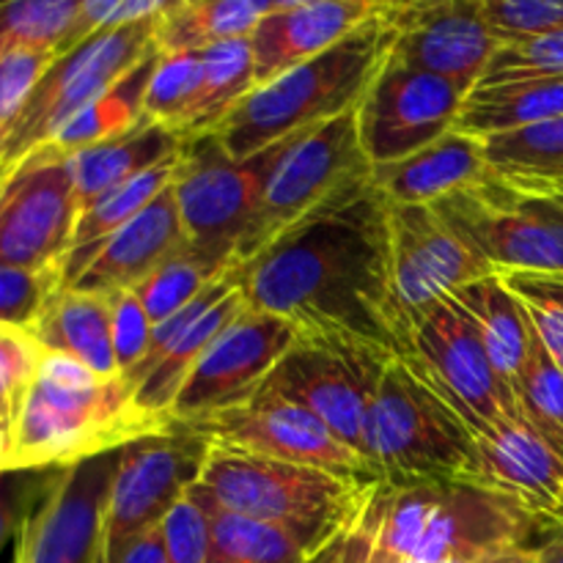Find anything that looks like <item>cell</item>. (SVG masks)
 I'll return each mask as SVG.
<instances>
[{
	"label": "cell",
	"mask_w": 563,
	"mask_h": 563,
	"mask_svg": "<svg viewBox=\"0 0 563 563\" xmlns=\"http://www.w3.org/2000/svg\"><path fill=\"white\" fill-rule=\"evenodd\" d=\"M247 306L275 313L302 341L401 361L407 330L390 275L388 201L372 179L240 264Z\"/></svg>",
	"instance_id": "obj_1"
},
{
	"label": "cell",
	"mask_w": 563,
	"mask_h": 563,
	"mask_svg": "<svg viewBox=\"0 0 563 563\" xmlns=\"http://www.w3.org/2000/svg\"><path fill=\"white\" fill-rule=\"evenodd\" d=\"M170 423L135 405L124 377H102L44 350L11 432L9 471H55L110 454Z\"/></svg>",
	"instance_id": "obj_2"
},
{
	"label": "cell",
	"mask_w": 563,
	"mask_h": 563,
	"mask_svg": "<svg viewBox=\"0 0 563 563\" xmlns=\"http://www.w3.org/2000/svg\"><path fill=\"white\" fill-rule=\"evenodd\" d=\"M396 11L374 16L335 47L253 88L212 132L223 152L234 159H253L357 110L394 53Z\"/></svg>",
	"instance_id": "obj_3"
},
{
	"label": "cell",
	"mask_w": 563,
	"mask_h": 563,
	"mask_svg": "<svg viewBox=\"0 0 563 563\" xmlns=\"http://www.w3.org/2000/svg\"><path fill=\"white\" fill-rule=\"evenodd\" d=\"M366 456L394 487H487L476 434L401 361L374 388L366 416Z\"/></svg>",
	"instance_id": "obj_4"
},
{
	"label": "cell",
	"mask_w": 563,
	"mask_h": 563,
	"mask_svg": "<svg viewBox=\"0 0 563 563\" xmlns=\"http://www.w3.org/2000/svg\"><path fill=\"white\" fill-rule=\"evenodd\" d=\"M374 484L379 482L212 445L196 487L234 515L295 533L317 561L361 511Z\"/></svg>",
	"instance_id": "obj_5"
},
{
	"label": "cell",
	"mask_w": 563,
	"mask_h": 563,
	"mask_svg": "<svg viewBox=\"0 0 563 563\" xmlns=\"http://www.w3.org/2000/svg\"><path fill=\"white\" fill-rule=\"evenodd\" d=\"M368 179L372 163L357 135V110L284 141L267 170L251 225L236 247V264L256 258L286 231Z\"/></svg>",
	"instance_id": "obj_6"
},
{
	"label": "cell",
	"mask_w": 563,
	"mask_h": 563,
	"mask_svg": "<svg viewBox=\"0 0 563 563\" xmlns=\"http://www.w3.org/2000/svg\"><path fill=\"white\" fill-rule=\"evenodd\" d=\"M157 55V20L113 27L53 60L0 143V176L53 141L60 126Z\"/></svg>",
	"instance_id": "obj_7"
},
{
	"label": "cell",
	"mask_w": 563,
	"mask_h": 563,
	"mask_svg": "<svg viewBox=\"0 0 563 563\" xmlns=\"http://www.w3.org/2000/svg\"><path fill=\"white\" fill-rule=\"evenodd\" d=\"M434 209L498 275H563V207L553 198L489 170Z\"/></svg>",
	"instance_id": "obj_8"
},
{
	"label": "cell",
	"mask_w": 563,
	"mask_h": 563,
	"mask_svg": "<svg viewBox=\"0 0 563 563\" xmlns=\"http://www.w3.org/2000/svg\"><path fill=\"white\" fill-rule=\"evenodd\" d=\"M401 363L440 396L473 434L520 416L515 388L495 368L482 335L456 302L443 300L412 322Z\"/></svg>",
	"instance_id": "obj_9"
},
{
	"label": "cell",
	"mask_w": 563,
	"mask_h": 563,
	"mask_svg": "<svg viewBox=\"0 0 563 563\" xmlns=\"http://www.w3.org/2000/svg\"><path fill=\"white\" fill-rule=\"evenodd\" d=\"M278 146L253 159H234L214 135L185 143L174 198L190 247L214 262L234 264L236 247L251 225L264 179Z\"/></svg>",
	"instance_id": "obj_10"
},
{
	"label": "cell",
	"mask_w": 563,
	"mask_h": 563,
	"mask_svg": "<svg viewBox=\"0 0 563 563\" xmlns=\"http://www.w3.org/2000/svg\"><path fill=\"white\" fill-rule=\"evenodd\" d=\"M209 451L212 443L185 423H170L119 451L108 498V563L165 520L201 478Z\"/></svg>",
	"instance_id": "obj_11"
},
{
	"label": "cell",
	"mask_w": 563,
	"mask_h": 563,
	"mask_svg": "<svg viewBox=\"0 0 563 563\" xmlns=\"http://www.w3.org/2000/svg\"><path fill=\"white\" fill-rule=\"evenodd\" d=\"M300 341L291 322L247 306L187 374L170 423H198L258 396Z\"/></svg>",
	"instance_id": "obj_12"
},
{
	"label": "cell",
	"mask_w": 563,
	"mask_h": 563,
	"mask_svg": "<svg viewBox=\"0 0 563 563\" xmlns=\"http://www.w3.org/2000/svg\"><path fill=\"white\" fill-rule=\"evenodd\" d=\"M209 440L214 449L242 451L262 460L317 467L346 478L379 482L366 456L341 443L313 412L275 390L264 388L251 401L218 412L198 423H185Z\"/></svg>",
	"instance_id": "obj_13"
},
{
	"label": "cell",
	"mask_w": 563,
	"mask_h": 563,
	"mask_svg": "<svg viewBox=\"0 0 563 563\" xmlns=\"http://www.w3.org/2000/svg\"><path fill=\"white\" fill-rule=\"evenodd\" d=\"M119 451L55 467L16 533L11 563H108V498Z\"/></svg>",
	"instance_id": "obj_14"
},
{
	"label": "cell",
	"mask_w": 563,
	"mask_h": 563,
	"mask_svg": "<svg viewBox=\"0 0 563 563\" xmlns=\"http://www.w3.org/2000/svg\"><path fill=\"white\" fill-rule=\"evenodd\" d=\"M77 218L80 201L69 157L36 148L0 176V262L64 267Z\"/></svg>",
	"instance_id": "obj_15"
},
{
	"label": "cell",
	"mask_w": 563,
	"mask_h": 563,
	"mask_svg": "<svg viewBox=\"0 0 563 563\" xmlns=\"http://www.w3.org/2000/svg\"><path fill=\"white\" fill-rule=\"evenodd\" d=\"M465 97L467 88L401 64L390 53L357 104V135L372 168L421 152L454 130Z\"/></svg>",
	"instance_id": "obj_16"
},
{
	"label": "cell",
	"mask_w": 563,
	"mask_h": 563,
	"mask_svg": "<svg viewBox=\"0 0 563 563\" xmlns=\"http://www.w3.org/2000/svg\"><path fill=\"white\" fill-rule=\"evenodd\" d=\"M390 275L405 330L454 291L495 269L427 203H388Z\"/></svg>",
	"instance_id": "obj_17"
},
{
	"label": "cell",
	"mask_w": 563,
	"mask_h": 563,
	"mask_svg": "<svg viewBox=\"0 0 563 563\" xmlns=\"http://www.w3.org/2000/svg\"><path fill=\"white\" fill-rule=\"evenodd\" d=\"M245 308L247 297L242 289L240 264H231L196 300L154 324L146 357L124 374L135 405L154 421L170 423V407L187 374Z\"/></svg>",
	"instance_id": "obj_18"
},
{
	"label": "cell",
	"mask_w": 563,
	"mask_h": 563,
	"mask_svg": "<svg viewBox=\"0 0 563 563\" xmlns=\"http://www.w3.org/2000/svg\"><path fill=\"white\" fill-rule=\"evenodd\" d=\"M390 363L361 350L300 339L264 388L306 407L341 443L366 456L368 405Z\"/></svg>",
	"instance_id": "obj_19"
},
{
	"label": "cell",
	"mask_w": 563,
	"mask_h": 563,
	"mask_svg": "<svg viewBox=\"0 0 563 563\" xmlns=\"http://www.w3.org/2000/svg\"><path fill=\"white\" fill-rule=\"evenodd\" d=\"M500 38L484 0H407L396 11L394 58L471 91Z\"/></svg>",
	"instance_id": "obj_20"
},
{
	"label": "cell",
	"mask_w": 563,
	"mask_h": 563,
	"mask_svg": "<svg viewBox=\"0 0 563 563\" xmlns=\"http://www.w3.org/2000/svg\"><path fill=\"white\" fill-rule=\"evenodd\" d=\"M190 245L181 225L174 185L159 192L137 218L64 267V286L93 295L135 289L154 269Z\"/></svg>",
	"instance_id": "obj_21"
},
{
	"label": "cell",
	"mask_w": 563,
	"mask_h": 563,
	"mask_svg": "<svg viewBox=\"0 0 563 563\" xmlns=\"http://www.w3.org/2000/svg\"><path fill=\"white\" fill-rule=\"evenodd\" d=\"M390 9L401 5L388 0H319L269 11L251 33L256 86L317 58Z\"/></svg>",
	"instance_id": "obj_22"
},
{
	"label": "cell",
	"mask_w": 563,
	"mask_h": 563,
	"mask_svg": "<svg viewBox=\"0 0 563 563\" xmlns=\"http://www.w3.org/2000/svg\"><path fill=\"white\" fill-rule=\"evenodd\" d=\"M487 484L537 522L563 528V460L522 416L504 418L476 434Z\"/></svg>",
	"instance_id": "obj_23"
},
{
	"label": "cell",
	"mask_w": 563,
	"mask_h": 563,
	"mask_svg": "<svg viewBox=\"0 0 563 563\" xmlns=\"http://www.w3.org/2000/svg\"><path fill=\"white\" fill-rule=\"evenodd\" d=\"M489 170L493 168L487 163L484 141L454 126L421 152L372 168V185L385 201L396 207H412V203L434 207L454 192L482 181Z\"/></svg>",
	"instance_id": "obj_24"
},
{
	"label": "cell",
	"mask_w": 563,
	"mask_h": 563,
	"mask_svg": "<svg viewBox=\"0 0 563 563\" xmlns=\"http://www.w3.org/2000/svg\"><path fill=\"white\" fill-rule=\"evenodd\" d=\"M27 333L47 352L75 357L102 377H121L110 333L108 295L60 286Z\"/></svg>",
	"instance_id": "obj_25"
},
{
	"label": "cell",
	"mask_w": 563,
	"mask_h": 563,
	"mask_svg": "<svg viewBox=\"0 0 563 563\" xmlns=\"http://www.w3.org/2000/svg\"><path fill=\"white\" fill-rule=\"evenodd\" d=\"M185 143V137L170 132L168 126L154 124L143 115L130 130L71 154L69 165L71 176H75L80 212L88 203L97 201L99 196L121 185V181L132 179V176L143 174V170L179 154Z\"/></svg>",
	"instance_id": "obj_26"
},
{
	"label": "cell",
	"mask_w": 563,
	"mask_h": 563,
	"mask_svg": "<svg viewBox=\"0 0 563 563\" xmlns=\"http://www.w3.org/2000/svg\"><path fill=\"white\" fill-rule=\"evenodd\" d=\"M563 115V80L476 82L462 102L456 130L489 141Z\"/></svg>",
	"instance_id": "obj_27"
},
{
	"label": "cell",
	"mask_w": 563,
	"mask_h": 563,
	"mask_svg": "<svg viewBox=\"0 0 563 563\" xmlns=\"http://www.w3.org/2000/svg\"><path fill=\"white\" fill-rule=\"evenodd\" d=\"M449 300L456 302L473 322V328L478 330L495 368L509 383H515L517 372L531 352L533 335H537L515 291L506 286L498 273H493L462 286Z\"/></svg>",
	"instance_id": "obj_28"
},
{
	"label": "cell",
	"mask_w": 563,
	"mask_h": 563,
	"mask_svg": "<svg viewBox=\"0 0 563 563\" xmlns=\"http://www.w3.org/2000/svg\"><path fill=\"white\" fill-rule=\"evenodd\" d=\"M269 11H275L273 0H181L157 20V53H196L251 38Z\"/></svg>",
	"instance_id": "obj_29"
},
{
	"label": "cell",
	"mask_w": 563,
	"mask_h": 563,
	"mask_svg": "<svg viewBox=\"0 0 563 563\" xmlns=\"http://www.w3.org/2000/svg\"><path fill=\"white\" fill-rule=\"evenodd\" d=\"M190 493L201 500L209 517L207 563H313V553L295 537L269 522L234 515L214 504L192 484Z\"/></svg>",
	"instance_id": "obj_30"
},
{
	"label": "cell",
	"mask_w": 563,
	"mask_h": 563,
	"mask_svg": "<svg viewBox=\"0 0 563 563\" xmlns=\"http://www.w3.org/2000/svg\"><path fill=\"white\" fill-rule=\"evenodd\" d=\"M201 91L181 130L185 141L212 135L220 121L256 88L251 38H231L201 49Z\"/></svg>",
	"instance_id": "obj_31"
},
{
	"label": "cell",
	"mask_w": 563,
	"mask_h": 563,
	"mask_svg": "<svg viewBox=\"0 0 563 563\" xmlns=\"http://www.w3.org/2000/svg\"><path fill=\"white\" fill-rule=\"evenodd\" d=\"M181 152H185V148H181ZM181 152L174 154L170 159H165V163L154 165V168L143 170V174L132 176V179L121 181L113 190H108L104 196H99L97 201L88 203L80 212V218H77L75 236H71V251L69 256L64 258V267L66 264H75L77 258L86 256L88 251H93V247L102 240H108L113 231H119L121 225H126L132 218H137L159 192L168 190V187L174 185L176 174H179Z\"/></svg>",
	"instance_id": "obj_32"
},
{
	"label": "cell",
	"mask_w": 563,
	"mask_h": 563,
	"mask_svg": "<svg viewBox=\"0 0 563 563\" xmlns=\"http://www.w3.org/2000/svg\"><path fill=\"white\" fill-rule=\"evenodd\" d=\"M154 58H157V55H154ZM154 58L146 60L141 69L132 71V75L126 77V80H121L119 86L110 88L108 93H102L97 102H91L88 108H82L80 113L71 115V119L60 126L58 135L38 148H49V152L60 154V157H71V154H77L80 148L93 146V143L119 135V132L137 124V121L143 119V91H146Z\"/></svg>",
	"instance_id": "obj_33"
},
{
	"label": "cell",
	"mask_w": 563,
	"mask_h": 563,
	"mask_svg": "<svg viewBox=\"0 0 563 563\" xmlns=\"http://www.w3.org/2000/svg\"><path fill=\"white\" fill-rule=\"evenodd\" d=\"M493 174L520 185L563 179V115L484 141Z\"/></svg>",
	"instance_id": "obj_34"
},
{
	"label": "cell",
	"mask_w": 563,
	"mask_h": 563,
	"mask_svg": "<svg viewBox=\"0 0 563 563\" xmlns=\"http://www.w3.org/2000/svg\"><path fill=\"white\" fill-rule=\"evenodd\" d=\"M511 388L517 412L563 460V372L537 335Z\"/></svg>",
	"instance_id": "obj_35"
},
{
	"label": "cell",
	"mask_w": 563,
	"mask_h": 563,
	"mask_svg": "<svg viewBox=\"0 0 563 563\" xmlns=\"http://www.w3.org/2000/svg\"><path fill=\"white\" fill-rule=\"evenodd\" d=\"M201 49L196 53H157L143 91V115L181 137L198 91H201Z\"/></svg>",
	"instance_id": "obj_36"
},
{
	"label": "cell",
	"mask_w": 563,
	"mask_h": 563,
	"mask_svg": "<svg viewBox=\"0 0 563 563\" xmlns=\"http://www.w3.org/2000/svg\"><path fill=\"white\" fill-rule=\"evenodd\" d=\"M229 267L231 264L201 256L196 247L187 245L185 251H179L174 258H168L163 267L154 269V273L148 275L143 284H137L132 291H135L137 300L143 302L148 319L157 324L163 322V319L174 317L176 311H181L187 302L196 300V297L201 295L214 278H220Z\"/></svg>",
	"instance_id": "obj_37"
},
{
	"label": "cell",
	"mask_w": 563,
	"mask_h": 563,
	"mask_svg": "<svg viewBox=\"0 0 563 563\" xmlns=\"http://www.w3.org/2000/svg\"><path fill=\"white\" fill-rule=\"evenodd\" d=\"M563 80V27L500 38L478 82Z\"/></svg>",
	"instance_id": "obj_38"
},
{
	"label": "cell",
	"mask_w": 563,
	"mask_h": 563,
	"mask_svg": "<svg viewBox=\"0 0 563 563\" xmlns=\"http://www.w3.org/2000/svg\"><path fill=\"white\" fill-rule=\"evenodd\" d=\"M80 11V0H0V42L58 53Z\"/></svg>",
	"instance_id": "obj_39"
},
{
	"label": "cell",
	"mask_w": 563,
	"mask_h": 563,
	"mask_svg": "<svg viewBox=\"0 0 563 563\" xmlns=\"http://www.w3.org/2000/svg\"><path fill=\"white\" fill-rule=\"evenodd\" d=\"M500 278L515 291L531 319L537 339L563 372V275L504 273Z\"/></svg>",
	"instance_id": "obj_40"
},
{
	"label": "cell",
	"mask_w": 563,
	"mask_h": 563,
	"mask_svg": "<svg viewBox=\"0 0 563 563\" xmlns=\"http://www.w3.org/2000/svg\"><path fill=\"white\" fill-rule=\"evenodd\" d=\"M64 286V267H20L0 262V324L31 330L49 297Z\"/></svg>",
	"instance_id": "obj_41"
},
{
	"label": "cell",
	"mask_w": 563,
	"mask_h": 563,
	"mask_svg": "<svg viewBox=\"0 0 563 563\" xmlns=\"http://www.w3.org/2000/svg\"><path fill=\"white\" fill-rule=\"evenodd\" d=\"M55 58V49L0 42V143Z\"/></svg>",
	"instance_id": "obj_42"
},
{
	"label": "cell",
	"mask_w": 563,
	"mask_h": 563,
	"mask_svg": "<svg viewBox=\"0 0 563 563\" xmlns=\"http://www.w3.org/2000/svg\"><path fill=\"white\" fill-rule=\"evenodd\" d=\"M42 355L44 346L27 330L0 324V418L11 423V432H14V421L20 416L27 388L38 372Z\"/></svg>",
	"instance_id": "obj_43"
},
{
	"label": "cell",
	"mask_w": 563,
	"mask_h": 563,
	"mask_svg": "<svg viewBox=\"0 0 563 563\" xmlns=\"http://www.w3.org/2000/svg\"><path fill=\"white\" fill-rule=\"evenodd\" d=\"M181 0H80V11L71 25L69 36L60 44L58 55L69 53L71 47L82 44L86 38L97 36L102 31H113V27L135 25V22L159 20L168 14L174 5Z\"/></svg>",
	"instance_id": "obj_44"
},
{
	"label": "cell",
	"mask_w": 563,
	"mask_h": 563,
	"mask_svg": "<svg viewBox=\"0 0 563 563\" xmlns=\"http://www.w3.org/2000/svg\"><path fill=\"white\" fill-rule=\"evenodd\" d=\"M110 333H113V352L119 374H130L137 363L146 357L152 344L154 322L148 319L146 308L137 300L132 289L110 291Z\"/></svg>",
	"instance_id": "obj_45"
},
{
	"label": "cell",
	"mask_w": 563,
	"mask_h": 563,
	"mask_svg": "<svg viewBox=\"0 0 563 563\" xmlns=\"http://www.w3.org/2000/svg\"><path fill=\"white\" fill-rule=\"evenodd\" d=\"M168 563H207L209 559V517L201 500L187 489L185 498L159 522Z\"/></svg>",
	"instance_id": "obj_46"
},
{
	"label": "cell",
	"mask_w": 563,
	"mask_h": 563,
	"mask_svg": "<svg viewBox=\"0 0 563 563\" xmlns=\"http://www.w3.org/2000/svg\"><path fill=\"white\" fill-rule=\"evenodd\" d=\"M498 38L563 27V0H484Z\"/></svg>",
	"instance_id": "obj_47"
},
{
	"label": "cell",
	"mask_w": 563,
	"mask_h": 563,
	"mask_svg": "<svg viewBox=\"0 0 563 563\" xmlns=\"http://www.w3.org/2000/svg\"><path fill=\"white\" fill-rule=\"evenodd\" d=\"M53 471H3L0 473V553L16 539L22 522L42 498Z\"/></svg>",
	"instance_id": "obj_48"
},
{
	"label": "cell",
	"mask_w": 563,
	"mask_h": 563,
	"mask_svg": "<svg viewBox=\"0 0 563 563\" xmlns=\"http://www.w3.org/2000/svg\"><path fill=\"white\" fill-rule=\"evenodd\" d=\"M115 563H168V559H165L163 528L154 526L143 531L137 539H132Z\"/></svg>",
	"instance_id": "obj_49"
},
{
	"label": "cell",
	"mask_w": 563,
	"mask_h": 563,
	"mask_svg": "<svg viewBox=\"0 0 563 563\" xmlns=\"http://www.w3.org/2000/svg\"><path fill=\"white\" fill-rule=\"evenodd\" d=\"M482 563H537V548H531V544H520V548H509L504 550V553L489 555V559Z\"/></svg>",
	"instance_id": "obj_50"
},
{
	"label": "cell",
	"mask_w": 563,
	"mask_h": 563,
	"mask_svg": "<svg viewBox=\"0 0 563 563\" xmlns=\"http://www.w3.org/2000/svg\"><path fill=\"white\" fill-rule=\"evenodd\" d=\"M537 563H563V531L537 548Z\"/></svg>",
	"instance_id": "obj_51"
},
{
	"label": "cell",
	"mask_w": 563,
	"mask_h": 563,
	"mask_svg": "<svg viewBox=\"0 0 563 563\" xmlns=\"http://www.w3.org/2000/svg\"><path fill=\"white\" fill-rule=\"evenodd\" d=\"M515 185H520V181H515ZM526 187V190H533V192H542V196L553 198V201H559L563 207V179L561 181H539V185H520Z\"/></svg>",
	"instance_id": "obj_52"
},
{
	"label": "cell",
	"mask_w": 563,
	"mask_h": 563,
	"mask_svg": "<svg viewBox=\"0 0 563 563\" xmlns=\"http://www.w3.org/2000/svg\"><path fill=\"white\" fill-rule=\"evenodd\" d=\"M9 454H11V423L0 418V473L9 471Z\"/></svg>",
	"instance_id": "obj_53"
},
{
	"label": "cell",
	"mask_w": 563,
	"mask_h": 563,
	"mask_svg": "<svg viewBox=\"0 0 563 563\" xmlns=\"http://www.w3.org/2000/svg\"><path fill=\"white\" fill-rule=\"evenodd\" d=\"M306 3H319V0H273L275 9H289V5H306ZM394 5H405L407 0H388Z\"/></svg>",
	"instance_id": "obj_54"
}]
</instances>
